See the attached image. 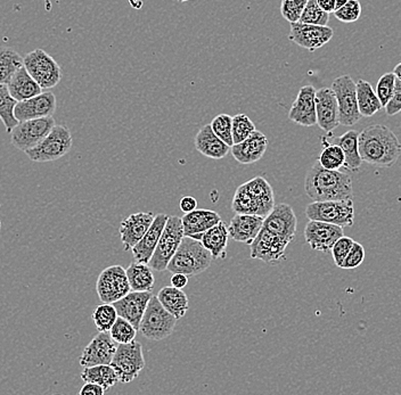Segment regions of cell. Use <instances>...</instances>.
Listing matches in <instances>:
<instances>
[{"label": "cell", "instance_id": "obj_11", "mask_svg": "<svg viewBox=\"0 0 401 395\" xmlns=\"http://www.w3.org/2000/svg\"><path fill=\"white\" fill-rule=\"evenodd\" d=\"M332 89L338 99L339 121L342 126L351 127L363 116L359 112L356 82L349 74L341 75L333 81Z\"/></svg>", "mask_w": 401, "mask_h": 395}, {"label": "cell", "instance_id": "obj_5", "mask_svg": "<svg viewBox=\"0 0 401 395\" xmlns=\"http://www.w3.org/2000/svg\"><path fill=\"white\" fill-rule=\"evenodd\" d=\"M72 144V135L69 128L63 124H56L35 148L26 150V154L31 161L39 163L56 161L69 153Z\"/></svg>", "mask_w": 401, "mask_h": 395}, {"label": "cell", "instance_id": "obj_54", "mask_svg": "<svg viewBox=\"0 0 401 395\" xmlns=\"http://www.w3.org/2000/svg\"><path fill=\"white\" fill-rule=\"evenodd\" d=\"M348 1H349V0H335V11L344 6Z\"/></svg>", "mask_w": 401, "mask_h": 395}, {"label": "cell", "instance_id": "obj_17", "mask_svg": "<svg viewBox=\"0 0 401 395\" xmlns=\"http://www.w3.org/2000/svg\"><path fill=\"white\" fill-rule=\"evenodd\" d=\"M118 345L110 332H99L82 351L80 357L81 366L84 368L97 365H110Z\"/></svg>", "mask_w": 401, "mask_h": 395}, {"label": "cell", "instance_id": "obj_24", "mask_svg": "<svg viewBox=\"0 0 401 395\" xmlns=\"http://www.w3.org/2000/svg\"><path fill=\"white\" fill-rule=\"evenodd\" d=\"M268 144V138L256 130L246 140L231 146V155L241 165H253L263 159Z\"/></svg>", "mask_w": 401, "mask_h": 395}, {"label": "cell", "instance_id": "obj_42", "mask_svg": "<svg viewBox=\"0 0 401 395\" xmlns=\"http://www.w3.org/2000/svg\"><path fill=\"white\" fill-rule=\"evenodd\" d=\"M329 21V13L325 12L318 5L317 0H308L306 9L303 11L299 22L301 23L327 26Z\"/></svg>", "mask_w": 401, "mask_h": 395}, {"label": "cell", "instance_id": "obj_41", "mask_svg": "<svg viewBox=\"0 0 401 395\" xmlns=\"http://www.w3.org/2000/svg\"><path fill=\"white\" fill-rule=\"evenodd\" d=\"M211 128L214 130L216 136L221 139L229 146L234 145L233 140V116L229 114H219L211 121Z\"/></svg>", "mask_w": 401, "mask_h": 395}, {"label": "cell", "instance_id": "obj_48", "mask_svg": "<svg viewBox=\"0 0 401 395\" xmlns=\"http://www.w3.org/2000/svg\"><path fill=\"white\" fill-rule=\"evenodd\" d=\"M365 259V248L364 246L359 244V243H353L351 250L344 259V265L341 268L342 269H356L361 266V263L364 262Z\"/></svg>", "mask_w": 401, "mask_h": 395}, {"label": "cell", "instance_id": "obj_55", "mask_svg": "<svg viewBox=\"0 0 401 395\" xmlns=\"http://www.w3.org/2000/svg\"><path fill=\"white\" fill-rule=\"evenodd\" d=\"M393 73L397 75V78H398L399 80H401V63L395 65V69H393Z\"/></svg>", "mask_w": 401, "mask_h": 395}, {"label": "cell", "instance_id": "obj_27", "mask_svg": "<svg viewBox=\"0 0 401 395\" xmlns=\"http://www.w3.org/2000/svg\"><path fill=\"white\" fill-rule=\"evenodd\" d=\"M195 148L205 157L212 160L224 159L231 152V146L216 136L211 124H205L199 129L195 136Z\"/></svg>", "mask_w": 401, "mask_h": 395}, {"label": "cell", "instance_id": "obj_38", "mask_svg": "<svg viewBox=\"0 0 401 395\" xmlns=\"http://www.w3.org/2000/svg\"><path fill=\"white\" fill-rule=\"evenodd\" d=\"M322 139H323L324 150L318 157L319 165L327 170H340L341 167L346 165L344 150L339 145L326 142L325 137H322Z\"/></svg>", "mask_w": 401, "mask_h": 395}, {"label": "cell", "instance_id": "obj_25", "mask_svg": "<svg viewBox=\"0 0 401 395\" xmlns=\"http://www.w3.org/2000/svg\"><path fill=\"white\" fill-rule=\"evenodd\" d=\"M265 218L254 214L236 213L229 225V236L235 242L251 245L263 228Z\"/></svg>", "mask_w": 401, "mask_h": 395}, {"label": "cell", "instance_id": "obj_16", "mask_svg": "<svg viewBox=\"0 0 401 395\" xmlns=\"http://www.w3.org/2000/svg\"><path fill=\"white\" fill-rule=\"evenodd\" d=\"M342 236H344V227L317 220H309L304 228L307 244L312 250L325 253L331 251L336 240Z\"/></svg>", "mask_w": 401, "mask_h": 395}, {"label": "cell", "instance_id": "obj_23", "mask_svg": "<svg viewBox=\"0 0 401 395\" xmlns=\"http://www.w3.org/2000/svg\"><path fill=\"white\" fill-rule=\"evenodd\" d=\"M152 296L153 294L150 291H131L126 296L113 303V306H116L119 317L127 319L139 330L143 316Z\"/></svg>", "mask_w": 401, "mask_h": 395}, {"label": "cell", "instance_id": "obj_53", "mask_svg": "<svg viewBox=\"0 0 401 395\" xmlns=\"http://www.w3.org/2000/svg\"><path fill=\"white\" fill-rule=\"evenodd\" d=\"M318 5L326 13L335 12V0H317Z\"/></svg>", "mask_w": 401, "mask_h": 395}, {"label": "cell", "instance_id": "obj_7", "mask_svg": "<svg viewBox=\"0 0 401 395\" xmlns=\"http://www.w3.org/2000/svg\"><path fill=\"white\" fill-rule=\"evenodd\" d=\"M184 234L182 220L180 216H171L167 218L165 230L160 237L159 244L156 246L153 257L150 259V268L155 272H165L173 255L180 247Z\"/></svg>", "mask_w": 401, "mask_h": 395}, {"label": "cell", "instance_id": "obj_14", "mask_svg": "<svg viewBox=\"0 0 401 395\" xmlns=\"http://www.w3.org/2000/svg\"><path fill=\"white\" fill-rule=\"evenodd\" d=\"M334 30L329 26L315 24L290 23L289 39L297 46L309 52H315L332 40Z\"/></svg>", "mask_w": 401, "mask_h": 395}, {"label": "cell", "instance_id": "obj_56", "mask_svg": "<svg viewBox=\"0 0 401 395\" xmlns=\"http://www.w3.org/2000/svg\"><path fill=\"white\" fill-rule=\"evenodd\" d=\"M177 1H178V3L180 4H182L186 3V1H191V0H177Z\"/></svg>", "mask_w": 401, "mask_h": 395}, {"label": "cell", "instance_id": "obj_46", "mask_svg": "<svg viewBox=\"0 0 401 395\" xmlns=\"http://www.w3.org/2000/svg\"><path fill=\"white\" fill-rule=\"evenodd\" d=\"M361 15V4L359 0H349L344 6L336 9L334 12L335 18L344 23L357 22Z\"/></svg>", "mask_w": 401, "mask_h": 395}, {"label": "cell", "instance_id": "obj_32", "mask_svg": "<svg viewBox=\"0 0 401 395\" xmlns=\"http://www.w3.org/2000/svg\"><path fill=\"white\" fill-rule=\"evenodd\" d=\"M358 137V131L349 130L342 136L336 137L331 142L332 144L339 145L344 150V156H346L344 167L349 171H358L359 167L363 165V160L359 153Z\"/></svg>", "mask_w": 401, "mask_h": 395}, {"label": "cell", "instance_id": "obj_57", "mask_svg": "<svg viewBox=\"0 0 401 395\" xmlns=\"http://www.w3.org/2000/svg\"><path fill=\"white\" fill-rule=\"evenodd\" d=\"M0 208H1V204H0ZM0 228H1V219H0Z\"/></svg>", "mask_w": 401, "mask_h": 395}, {"label": "cell", "instance_id": "obj_33", "mask_svg": "<svg viewBox=\"0 0 401 395\" xmlns=\"http://www.w3.org/2000/svg\"><path fill=\"white\" fill-rule=\"evenodd\" d=\"M153 269L150 268L148 263L133 261L129 267L126 269L128 280H129L131 291H150L153 289L154 279Z\"/></svg>", "mask_w": 401, "mask_h": 395}, {"label": "cell", "instance_id": "obj_20", "mask_svg": "<svg viewBox=\"0 0 401 395\" xmlns=\"http://www.w3.org/2000/svg\"><path fill=\"white\" fill-rule=\"evenodd\" d=\"M316 91L317 90L314 86H303L299 90L289 112V118L292 122L302 127H312L317 124Z\"/></svg>", "mask_w": 401, "mask_h": 395}, {"label": "cell", "instance_id": "obj_2", "mask_svg": "<svg viewBox=\"0 0 401 395\" xmlns=\"http://www.w3.org/2000/svg\"><path fill=\"white\" fill-rule=\"evenodd\" d=\"M304 191L314 201H342L352 199V180L346 173L327 170L316 162L309 169L304 180Z\"/></svg>", "mask_w": 401, "mask_h": 395}, {"label": "cell", "instance_id": "obj_13", "mask_svg": "<svg viewBox=\"0 0 401 395\" xmlns=\"http://www.w3.org/2000/svg\"><path fill=\"white\" fill-rule=\"evenodd\" d=\"M96 291L103 303H114L131 291L127 272L123 267L112 266L104 269L97 278Z\"/></svg>", "mask_w": 401, "mask_h": 395}, {"label": "cell", "instance_id": "obj_49", "mask_svg": "<svg viewBox=\"0 0 401 395\" xmlns=\"http://www.w3.org/2000/svg\"><path fill=\"white\" fill-rule=\"evenodd\" d=\"M384 109H385L388 116H397L398 113L401 112V80H399L398 78L395 80L392 97Z\"/></svg>", "mask_w": 401, "mask_h": 395}, {"label": "cell", "instance_id": "obj_19", "mask_svg": "<svg viewBox=\"0 0 401 395\" xmlns=\"http://www.w3.org/2000/svg\"><path fill=\"white\" fill-rule=\"evenodd\" d=\"M56 106L55 95L52 91H43L35 97L18 101L14 110L15 118L18 122H23L32 118L53 116Z\"/></svg>", "mask_w": 401, "mask_h": 395}, {"label": "cell", "instance_id": "obj_52", "mask_svg": "<svg viewBox=\"0 0 401 395\" xmlns=\"http://www.w3.org/2000/svg\"><path fill=\"white\" fill-rule=\"evenodd\" d=\"M188 284V276L184 274H173L171 277V286L177 289H185Z\"/></svg>", "mask_w": 401, "mask_h": 395}, {"label": "cell", "instance_id": "obj_26", "mask_svg": "<svg viewBox=\"0 0 401 395\" xmlns=\"http://www.w3.org/2000/svg\"><path fill=\"white\" fill-rule=\"evenodd\" d=\"M167 214H158L155 216L153 223L150 226L148 233L144 235L142 240H139L135 247H133V257L138 262L150 263V259L153 257L155 252L156 246L159 244L160 237L165 230V225H167Z\"/></svg>", "mask_w": 401, "mask_h": 395}, {"label": "cell", "instance_id": "obj_4", "mask_svg": "<svg viewBox=\"0 0 401 395\" xmlns=\"http://www.w3.org/2000/svg\"><path fill=\"white\" fill-rule=\"evenodd\" d=\"M212 260L214 257L201 240L185 236L167 265V270L172 274H184L191 277L204 272L211 266Z\"/></svg>", "mask_w": 401, "mask_h": 395}, {"label": "cell", "instance_id": "obj_12", "mask_svg": "<svg viewBox=\"0 0 401 395\" xmlns=\"http://www.w3.org/2000/svg\"><path fill=\"white\" fill-rule=\"evenodd\" d=\"M55 126V120L53 116L18 122V126L11 133V142L14 148L26 152L35 148Z\"/></svg>", "mask_w": 401, "mask_h": 395}, {"label": "cell", "instance_id": "obj_40", "mask_svg": "<svg viewBox=\"0 0 401 395\" xmlns=\"http://www.w3.org/2000/svg\"><path fill=\"white\" fill-rule=\"evenodd\" d=\"M138 329L133 323L122 317H118L116 323L111 328L110 334L113 340L118 344H127L136 338Z\"/></svg>", "mask_w": 401, "mask_h": 395}, {"label": "cell", "instance_id": "obj_1", "mask_svg": "<svg viewBox=\"0 0 401 395\" xmlns=\"http://www.w3.org/2000/svg\"><path fill=\"white\" fill-rule=\"evenodd\" d=\"M358 146L363 162L376 167H392L401 155L398 137L383 124H372L361 131Z\"/></svg>", "mask_w": 401, "mask_h": 395}, {"label": "cell", "instance_id": "obj_3", "mask_svg": "<svg viewBox=\"0 0 401 395\" xmlns=\"http://www.w3.org/2000/svg\"><path fill=\"white\" fill-rule=\"evenodd\" d=\"M274 191L263 177H254L244 182L235 191L231 210L235 213L254 214L265 216L275 206Z\"/></svg>", "mask_w": 401, "mask_h": 395}, {"label": "cell", "instance_id": "obj_35", "mask_svg": "<svg viewBox=\"0 0 401 395\" xmlns=\"http://www.w3.org/2000/svg\"><path fill=\"white\" fill-rule=\"evenodd\" d=\"M81 379L84 383L99 384L105 391L112 389L119 382L118 376L111 365L84 367L81 372Z\"/></svg>", "mask_w": 401, "mask_h": 395}, {"label": "cell", "instance_id": "obj_15", "mask_svg": "<svg viewBox=\"0 0 401 395\" xmlns=\"http://www.w3.org/2000/svg\"><path fill=\"white\" fill-rule=\"evenodd\" d=\"M290 240L274 234L268 229L261 228L256 240L252 242V259L261 260L269 265H276L285 259L286 247Z\"/></svg>", "mask_w": 401, "mask_h": 395}, {"label": "cell", "instance_id": "obj_36", "mask_svg": "<svg viewBox=\"0 0 401 395\" xmlns=\"http://www.w3.org/2000/svg\"><path fill=\"white\" fill-rule=\"evenodd\" d=\"M22 67H24L23 58L14 48L0 46V84H9Z\"/></svg>", "mask_w": 401, "mask_h": 395}, {"label": "cell", "instance_id": "obj_18", "mask_svg": "<svg viewBox=\"0 0 401 395\" xmlns=\"http://www.w3.org/2000/svg\"><path fill=\"white\" fill-rule=\"evenodd\" d=\"M297 219L295 211L285 203L275 205L272 212L263 220V228L293 242L297 233Z\"/></svg>", "mask_w": 401, "mask_h": 395}, {"label": "cell", "instance_id": "obj_43", "mask_svg": "<svg viewBox=\"0 0 401 395\" xmlns=\"http://www.w3.org/2000/svg\"><path fill=\"white\" fill-rule=\"evenodd\" d=\"M256 126L246 114L240 113L233 116V140L234 144L242 143L246 140L253 131H256Z\"/></svg>", "mask_w": 401, "mask_h": 395}, {"label": "cell", "instance_id": "obj_44", "mask_svg": "<svg viewBox=\"0 0 401 395\" xmlns=\"http://www.w3.org/2000/svg\"><path fill=\"white\" fill-rule=\"evenodd\" d=\"M308 0H282L280 14L290 23L299 22Z\"/></svg>", "mask_w": 401, "mask_h": 395}, {"label": "cell", "instance_id": "obj_34", "mask_svg": "<svg viewBox=\"0 0 401 395\" xmlns=\"http://www.w3.org/2000/svg\"><path fill=\"white\" fill-rule=\"evenodd\" d=\"M356 90H357V101L361 116L370 118L383 109L378 94L368 81L363 79L358 80L356 84Z\"/></svg>", "mask_w": 401, "mask_h": 395}, {"label": "cell", "instance_id": "obj_10", "mask_svg": "<svg viewBox=\"0 0 401 395\" xmlns=\"http://www.w3.org/2000/svg\"><path fill=\"white\" fill-rule=\"evenodd\" d=\"M110 365L120 383H131L145 368L142 344L136 340L127 344H119Z\"/></svg>", "mask_w": 401, "mask_h": 395}, {"label": "cell", "instance_id": "obj_31", "mask_svg": "<svg viewBox=\"0 0 401 395\" xmlns=\"http://www.w3.org/2000/svg\"><path fill=\"white\" fill-rule=\"evenodd\" d=\"M156 296L159 299L162 306H165L171 315L177 318V321L185 317L189 309V304H188L189 301H188L185 291L173 287V286H165L163 289H160Z\"/></svg>", "mask_w": 401, "mask_h": 395}, {"label": "cell", "instance_id": "obj_45", "mask_svg": "<svg viewBox=\"0 0 401 395\" xmlns=\"http://www.w3.org/2000/svg\"><path fill=\"white\" fill-rule=\"evenodd\" d=\"M395 80H397V75L393 72L384 73L383 75H381V78L378 79L375 91L383 107H385L392 97Z\"/></svg>", "mask_w": 401, "mask_h": 395}, {"label": "cell", "instance_id": "obj_50", "mask_svg": "<svg viewBox=\"0 0 401 395\" xmlns=\"http://www.w3.org/2000/svg\"><path fill=\"white\" fill-rule=\"evenodd\" d=\"M106 393L103 387L99 384L84 383V386L79 391L80 395H104Z\"/></svg>", "mask_w": 401, "mask_h": 395}, {"label": "cell", "instance_id": "obj_8", "mask_svg": "<svg viewBox=\"0 0 401 395\" xmlns=\"http://www.w3.org/2000/svg\"><path fill=\"white\" fill-rule=\"evenodd\" d=\"M309 220H317L341 227H351L355 221V205L352 199L342 201H314L306 208Z\"/></svg>", "mask_w": 401, "mask_h": 395}, {"label": "cell", "instance_id": "obj_30", "mask_svg": "<svg viewBox=\"0 0 401 395\" xmlns=\"http://www.w3.org/2000/svg\"><path fill=\"white\" fill-rule=\"evenodd\" d=\"M9 93L18 101H26L43 93V88L32 78L26 67H22L13 75L9 84Z\"/></svg>", "mask_w": 401, "mask_h": 395}, {"label": "cell", "instance_id": "obj_9", "mask_svg": "<svg viewBox=\"0 0 401 395\" xmlns=\"http://www.w3.org/2000/svg\"><path fill=\"white\" fill-rule=\"evenodd\" d=\"M23 65L43 89H52L61 82L63 77L60 64L43 50L28 52L24 56Z\"/></svg>", "mask_w": 401, "mask_h": 395}, {"label": "cell", "instance_id": "obj_51", "mask_svg": "<svg viewBox=\"0 0 401 395\" xmlns=\"http://www.w3.org/2000/svg\"><path fill=\"white\" fill-rule=\"evenodd\" d=\"M180 210L184 213H189L192 211L197 210V201L193 196H184L180 199Z\"/></svg>", "mask_w": 401, "mask_h": 395}, {"label": "cell", "instance_id": "obj_37", "mask_svg": "<svg viewBox=\"0 0 401 395\" xmlns=\"http://www.w3.org/2000/svg\"><path fill=\"white\" fill-rule=\"evenodd\" d=\"M16 104L18 101L13 99L7 84H0V120L9 133H12V130L18 124V118H15L14 114Z\"/></svg>", "mask_w": 401, "mask_h": 395}, {"label": "cell", "instance_id": "obj_22", "mask_svg": "<svg viewBox=\"0 0 401 395\" xmlns=\"http://www.w3.org/2000/svg\"><path fill=\"white\" fill-rule=\"evenodd\" d=\"M155 216L150 212H137L128 216L120 226V236L124 251H130L138 244L153 223Z\"/></svg>", "mask_w": 401, "mask_h": 395}, {"label": "cell", "instance_id": "obj_21", "mask_svg": "<svg viewBox=\"0 0 401 395\" xmlns=\"http://www.w3.org/2000/svg\"><path fill=\"white\" fill-rule=\"evenodd\" d=\"M316 113L318 126L327 133L340 126L338 99L332 87H324L316 91Z\"/></svg>", "mask_w": 401, "mask_h": 395}, {"label": "cell", "instance_id": "obj_6", "mask_svg": "<svg viewBox=\"0 0 401 395\" xmlns=\"http://www.w3.org/2000/svg\"><path fill=\"white\" fill-rule=\"evenodd\" d=\"M177 318L162 306L158 296L150 297L143 316L139 332L150 340H162L169 338L176 327Z\"/></svg>", "mask_w": 401, "mask_h": 395}, {"label": "cell", "instance_id": "obj_47", "mask_svg": "<svg viewBox=\"0 0 401 395\" xmlns=\"http://www.w3.org/2000/svg\"><path fill=\"white\" fill-rule=\"evenodd\" d=\"M353 243H355V240L346 236H342L336 240V243L333 245L332 250H331L335 266L339 267V268L342 267L344 259H346V255L351 250Z\"/></svg>", "mask_w": 401, "mask_h": 395}, {"label": "cell", "instance_id": "obj_29", "mask_svg": "<svg viewBox=\"0 0 401 395\" xmlns=\"http://www.w3.org/2000/svg\"><path fill=\"white\" fill-rule=\"evenodd\" d=\"M182 220L185 236H193V235L202 234L204 231L212 228L214 226L221 221V218L214 211L197 208L189 213H185Z\"/></svg>", "mask_w": 401, "mask_h": 395}, {"label": "cell", "instance_id": "obj_28", "mask_svg": "<svg viewBox=\"0 0 401 395\" xmlns=\"http://www.w3.org/2000/svg\"><path fill=\"white\" fill-rule=\"evenodd\" d=\"M192 238L201 240L214 259H226L229 246V230L224 221L216 223L202 234L193 235Z\"/></svg>", "mask_w": 401, "mask_h": 395}, {"label": "cell", "instance_id": "obj_39", "mask_svg": "<svg viewBox=\"0 0 401 395\" xmlns=\"http://www.w3.org/2000/svg\"><path fill=\"white\" fill-rule=\"evenodd\" d=\"M119 315L112 303H103L96 306L93 312V321L99 332H110Z\"/></svg>", "mask_w": 401, "mask_h": 395}]
</instances>
